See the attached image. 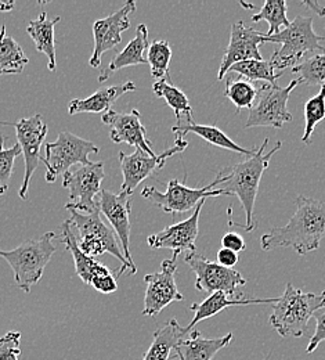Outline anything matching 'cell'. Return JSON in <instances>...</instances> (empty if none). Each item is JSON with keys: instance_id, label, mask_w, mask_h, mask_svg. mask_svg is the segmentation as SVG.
Wrapping results in <instances>:
<instances>
[{"instance_id": "cell-1", "label": "cell", "mask_w": 325, "mask_h": 360, "mask_svg": "<svg viewBox=\"0 0 325 360\" xmlns=\"http://www.w3.org/2000/svg\"><path fill=\"white\" fill-rule=\"evenodd\" d=\"M295 205L296 211L286 225L273 227L260 237L263 251L288 247L298 255H306L320 247L325 237V202L298 195Z\"/></svg>"}, {"instance_id": "cell-2", "label": "cell", "mask_w": 325, "mask_h": 360, "mask_svg": "<svg viewBox=\"0 0 325 360\" xmlns=\"http://www.w3.org/2000/svg\"><path fill=\"white\" fill-rule=\"evenodd\" d=\"M267 144H269V137L263 140V144L255 151V154L246 157L242 162H238L232 168L225 169L227 180L223 183V188L230 195L238 197V200L242 204L244 212L246 215L245 225L234 224L232 221H229V226H235L246 231H252L255 229L253 211H255V202L259 191V184L265 171L269 168L270 160L281 148L282 141H277L276 146L269 153H265Z\"/></svg>"}, {"instance_id": "cell-3", "label": "cell", "mask_w": 325, "mask_h": 360, "mask_svg": "<svg viewBox=\"0 0 325 360\" xmlns=\"http://www.w3.org/2000/svg\"><path fill=\"white\" fill-rule=\"evenodd\" d=\"M323 308H325V291L321 294L303 292L288 283L284 294L273 305L269 323L284 338H300L307 335L309 320Z\"/></svg>"}, {"instance_id": "cell-4", "label": "cell", "mask_w": 325, "mask_h": 360, "mask_svg": "<svg viewBox=\"0 0 325 360\" xmlns=\"http://www.w3.org/2000/svg\"><path fill=\"white\" fill-rule=\"evenodd\" d=\"M54 237V231H47L37 240L24 241L14 250H0V258L11 266L14 280L24 292H31V288L42 278L47 264L57 250L53 243Z\"/></svg>"}, {"instance_id": "cell-5", "label": "cell", "mask_w": 325, "mask_h": 360, "mask_svg": "<svg viewBox=\"0 0 325 360\" xmlns=\"http://www.w3.org/2000/svg\"><path fill=\"white\" fill-rule=\"evenodd\" d=\"M68 211L71 214V224L77 227L79 233V237H77L78 247L85 255L91 258L100 257L105 252L114 255L122 264L121 269L117 271V277H121L126 271H129L131 274L138 273V268L132 266L125 258L121 244L118 243L114 231L110 229V226L105 225V222H102L100 217V210L92 214H84L75 210Z\"/></svg>"}, {"instance_id": "cell-6", "label": "cell", "mask_w": 325, "mask_h": 360, "mask_svg": "<svg viewBox=\"0 0 325 360\" xmlns=\"http://www.w3.org/2000/svg\"><path fill=\"white\" fill-rule=\"evenodd\" d=\"M324 37L319 35L313 28V18L298 15L285 30L272 37H263V45L279 44L281 49L273 53L270 63L274 70H285L299 64L302 56L307 51H321Z\"/></svg>"}, {"instance_id": "cell-7", "label": "cell", "mask_w": 325, "mask_h": 360, "mask_svg": "<svg viewBox=\"0 0 325 360\" xmlns=\"http://www.w3.org/2000/svg\"><path fill=\"white\" fill-rule=\"evenodd\" d=\"M227 180L226 171H220L211 184L202 188H191L186 186L183 181L178 179L169 180L166 183V191L161 193L155 187L148 186L144 187L141 191V197L161 208L166 214H185L209 198V197H219V195H230L225 188H215L219 184H223Z\"/></svg>"}, {"instance_id": "cell-8", "label": "cell", "mask_w": 325, "mask_h": 360, "mask_svg": "<svg viewBox=\"0 0 325 360\" xmlns=\"http://www.w3.org/2000/svg\"><path fill=\"white\" fill-rule=\"evenodd\" d=\"M100 148L93 141L85 140L71 132H60L55 141L47 143L41 161L46 165V181L54 183L74 165H89L91 154H98Z\"/></svg>"}, {"instance_id": "cell-9", "label": "cell", "mask_w": 325, "mask_h": 360, "mask_svg": "<svg viewBox=\"0 0 325 360\" xmlns=\"http://www.w3.org/2000/svg\"><path fill=\"white\" fill-rule=\"evenodd\" d=\"M298 85H300L298 79H293L285 88H281L279 85L262 84L258 89L256 100L249 110L245 128H282L286 122H292L293 118L288 111V100Z\"/></svg>"}, {"instance_id": "cell-10", "label": "cell", "mask_w": 325, "mask_h": 360, "mask_svg": "<svg viewBox=\"0 0 325 360\" xmlns=\"http://www.w3.org/2000/svg\"><path fill=\"white\" fill-rule=\"evenodd\" d=\"M62 176V186L69 193V201L65 204L67 210H75L84 214H92L100 210L97 197L102 190L101 183L105 178L102 162L81 165Z\"/></svg>"}, {"instance_id": "cell-11", "label": "cell", "mask_w": 325, "mask_h": 360, "mask_svg": "<svg viewBox=\"0 0 325 360\" xmlns=\"http://www.w3.org/2000/svg\"><path fill=\"white\" fill-rule=\"evenodd\" d=\"M187 146H188L187 140L175 141V146L172 148H168L162 154H157L154 157L148 155L147 153H144L139 148H136V151L129 155L121 151L119 162H121V169L124 175L121 193H126L128 195H132L135 190L139 187L140 183L154 176L158 171L164 168L168 158L179 153L182 154L186 150Z\"/></svg>"}, {"instance_id": "cell-12", "label": "cell", "mask_w": 325, "mask_h": 360, "mask_svg": "<svg viewBox=\"0 0 325 360\" xmlns=\"http://www.w3.org/2000/svg\"><path fill=\"white\" fill-rule=\"evenodd\" d=\"M185 262L195 273V288L201 292H225L234 297L237 288L246 284V278L238 270L220 266L197 252H187Z\"/></svg>"}, {"instance_id": "cell-13", "label": "cell", "mask_w": 325, "mask_h": 360, "mask_svg": "<svg viewBox=\"0 0 325 360\" xmlns=\"http://www.w3.org/2000/svg\"><path fill=\"white\" fill-rule=\"evenodd\" d=\"M178 257L165 259L161 264V270L147 274L144 281L147 284L144 297L142 316H158L172 302H180L185 300L176 284Z\"/></svg>"}, {"instance_id": "cell-14", "label": "cell", "mask_w": 325, "mask_h": 360, "mask_svg": "<svg viewBox=\"0 0 325 360\" xmlns=\"http://www.w3.org/2000/svg\"><path fill=\"white\" fill-rule=\"evenodd\" d=\"M1 124L13 125L15 129L18 146L21 147V153L25 161L24 179H22L21 188L18 191V195L21 200H27L31 178L34 176V172L37 171L38 164L41 161V148L47 135L46 122L44 121L41 114H37L29 118H22L14 124H10V122H1Z\"/></svg>"}, {"instance_id": "cell-15", "label": "cell", "mask_w": 325, "mask_h": 360, "mask_svg": "<svg viewBox=\"0 0 325 360\" xmlns=\"http://www.w3.org/2000/svg\"><path fill=\"white\" fill-rule=\"evenodd\" d=\"M133 11H136V3L129 0L118 11L94 22V50L89 60L92 68H100L102 54L122 42V34L131 28L129 15Z\"/></svg>"}, {"instance_id": "cell-16", "label": "cell", "mask_w": 325, "mask_h": 360, "mask_svg": "<svg viewBox=\"0 0 325 360\" xmlns=\"http://www.w3.org/2000/svg\"><path fill=\"white\" fill-rule=\"evenodd\" d=\"M206 200L201 201L192 215L179 224L168 226L164 230L148 236L147 244L152 250L168 248L173 251V257H178L183 252H195V240L199 233V215Z\"/></svg>"}, {"instance_id": "cell-17", "label": "cell", "mask_w": 325, "mask_h": 360, "mask_svg": "<svg viewBox=\"0 0 325 360\" xmlns=\"http://www.w3.org/2000/svg\"><path fill=\"white\" fill-rule=\"evenodd\" d=\"M98 208H100V212L108 219L114 231L118 234L125 258L132 266H136L131 254V227H132L131 195H128L126 193L114 194L102 188L98 195Z\"/></svg>"}, {"instance_id": "cell-18", "label": "cell", "mask_w": 325, "mask_h": 360, "mask_svg": "<svg viewBox=\"0 0 325 360\" xmlns=\"http://www.w3.org/2000/svg\"><path fill=\"white\" fill-rule=\"evenodd\" d=\"M263 32L245 27L242 21L234 22L232 25L230 42L225 50L218 79L223 81L232 65L237 63L246 60H263V56L259 50V47L263 45Z\"/></svg>"}, {"instance_id": "cell-19", "label": "cell", "mask_w": 325, "mask_h": 360, "mask_svg": "<svg viewBox=\"0 0 325 360\" xmlns=\"http://www.w3.org/2000/svg\"><path fill=\"white\" fill-rule=\"evenodd\" d=\"M102 124L110 127V139L114 143H125L142 150L148 155H157L151 147V141L147 139V129L141 122L139 110H132L128 114H121L114 110L102 114Z\"/></svg>"}, {"instance_id": "cell-20", "label": "cell", "mask_w": 325, "mask_h": 360, "mask_svg": "<svg viewBox=\"0 0 325 360\" xmlns=\"http://www.w3.org/2000/svg\"><path fill=\"white\" fill-rule=\"evenodd\" d=\"M232 341V333L220 338L208 340L202 337L201 331L194 330L175 345L171 359L212 360L218 352L227 348Z\"/></svg>"}, {"instance_id": "cell-21", "label": "cell", "mask_w": 325, "mask_h": 360, "mask_svg": "<svg viewBox=\"0 0 325 360\" xmlns=\"http://www.w3.org/2000/svg\"><path fill=\"white\" fill-rule=\"evenodd\" d=\"M277 298H248V297H229L225 292H213L206 300L199 304H192L190 311L194 312V317L190 324L185 327L186 334L191 333V330L202 320H206L212 316H216L230 307H245V305H259V304H276Z\"/></svg>"}, {"instance_id": "cell-22", "label": "cell", "mask_w": 325, "mask_h": 360, "mask_svg": "<svg viewBox=\"0 0 325 360\" xmlns=\"http://www.w3.org/2000/svg\"><path fill=\"white\" fill-rule=\"evenodd\" d=\"M150 41H148V28L145 24H140L136 28V35L135 38L126 45V47L122 51H118L114 58L110 61L108 67H105L97 81L100 84H104L110 79L112 74L117 71L126 68V67H133V65H140V64H147V60L144 57V51L148 49Z\"/></svg>"}, {"instance_id": "cell-23", "label": "cell", "mask_w": 325, "mask_h": 360, "mask_svg": "<svg viewBox=\"0 0 325 360\" xmlns=\"http://www.w3.org/2000/svg\"><path fill=\"white\" fill-rule=\"evenodd\" d=\"M129 91H136L135 82H125L121 85L98 89L86 98H74L68 105V114L69 115H77V114H84V112H91V114L104 112L105 114L111 110L112 104L121 96H124Z\"/></svg>"}, {"instance_id": "cell-24", "label": "cell", "mask_w": 325, "mask_h": 360, "mask_svg": "<svg viewBox=\"0 0 325 360\" xmlns=\"http://www.w3.org/2000/svg\"><path fill=\"white\" fill-rule=\"evenodd\" d=\"M172 131L176 136V141L186 140L185 136L188 135V134H194V135L202 137L209 144H213V146L225 148V150H230V151L238 153V154H244L246 157L255 154V151L258 150V147H255L252 150H248V148L237 144L235 141H232V139L226 135L223 131H220L218 127H215V125H201V124H197L194 120L192 121L178 122L172 128Z\"/></svg>"}, {"instance_id": "cell-25", "label": "cell", "mask_w": 325, "mask_h": 360, "mask_svg": "<svg viewBox=\"0 0 325 360\" xmlns=\"http://www.w3.org/2000/svg\"><path fill=\"white\" fill-rule=\"evenodd\" d=\"M61 234H62V243L65 244L67 250L72 254L74 262H75V271L82 278V281L88 285L92 284L94 278L104 277L111 274V270L108 269L104 264L97 262L94 258L85 255L79 247L78 240L74 233L71 221H65L61 226Z\"/></svg>"}, {"instance_id": "cell-26", "label": "cell", "mask_w": 325, "mask_h": 360, "mask_svg": "<svg viewBox=\"0 0 325 360\" xmlns=\"http://www.w3.org/2000/svg\"><path fill=\"white\" fill-rule=\"evenodd\" d=\"M61 17L57 15L48 20L46 11H42L37 20L29 21L27 27V32L34 41L35 47L39 53H44L48 58V70L55 71L57 61H55V38H54V28L60 22Z\"/></svg>"}, {"instance_id": "cell-27", "label": "cell", "mask_w": 325, "mask_h": 360, "mask_svg": "<svg viewBox=\"0 0 325 360\" xmlns=\"http://www.w3.org/2000/svg\"><path fill=\"white\" fill-rule=\"evenodd\" d=\"M186 335L185 327H182L176 319H172L154 333V340L144 354L142 360L171 359L175 345Z\"/></svg>"}, {"instance_id": "cell-28", "label": "cell", "mask_w": 325, "mask_h": 360, "mask_svg": "<svg viewBox=\"0 0 325 360\" xmlns=\"http://www.w3.org/2000/svg\"><path fill=\"white\" fill-rule=\"evenodd\" d=\"M28 63L29 58L22 47L14 38L7 35L6 27L3 25L0 28V75L21 74Z\"/></svg>"}, {"instance_id": "cell-29", "label": "cell", "mask_w": 325, "mask_h": 360, "mask_svg": "<svg viewBox=\"0 0 325 360\" xmlns=\"http://www.w3.org/2000/svg\"><path fill=\"white\" fill-rule=\"evenodd\" d=\"M152 91L155 96L164 98L166 101V104L175 111L178 122L194 120L192 118V107L188 101V97L182 90L176 88L172 84L171 77L164 78L161 81H155L152 85Z\"/></svg>"}, {"instance_id": "cell-30", "label": "cell", "mask_w": 325, "mask_h": 360, "mask_svg": "<svg viewBox=\"0 0 325 360\" xmlns=\"http://www.w3.org/2000/svg\"><path fill=\"white\" fill-rule=\"evenodd\" d=\"M230 74H238L249 82L253 81H265V84L277 85L276 81L282 77V71L279 74L274 72V67L270 60H246L232 65L229 70Z\"/></svg>"}, {"instance_id": "cell-31", "label": "cell", "mask_w": 325, "mask_h": 360, "mask_svg": "<svg viewBox=\"0 0 325 360\" xmlns=\"http://www.w3.org/2000/svg\"><path fill=\"white\" fill-rule=\"evenodd\" d=\"M288 4L285 0H266L259 13L252 15L253 22L266 21L269 24V31L266 37H272L285 30L291 22L286 17Z\"/></svg>"}, {"instance_id": "cell-32", "label": "cell", "mask_w": 325, "mask_h": 360, "mask_svg": "<svg viewBox=\"0 0 325 360\" xmlns=\"http://www.w3.org/2000/svg\"><path fill=\"white\" fill-rule=\"evenodd\" d=\"M225 94L235 105L237 114H239L244 108H248V110L252 108L258 96V88L246 79L235 78L232 75L226 78Z\"/></svg>"}, {"instance_id": "cell-33", "label": "cell", "mask_w": 325, "mask_h": 360, "mask_svg": "<svg viewBox=\"0 0 325 360\" xmlns=\"http://www.w3.org/2000/svg\"><path fill=\"white\" fill-rule=\"evenodd\" d=\"M147 64L151 68V75L157 81L171 77L169 65L172 60V49L168 41H154L147 49Z\"/></svg>"}, {"instance_id": "cell-34", "label": "cell", "mask_w": 325, "mask_h": 360, "mask_svg": "<svg viewBox=\"0 0 325 360\" xmlns=\"http://www.w3.org/2000/svg\"><path fill=\"white\" fill-rule=\"evenodd\" d=\"M292 72L299 78L298 81L305 85H324L325 51L321 54L312 56L305 61L292 67Z\"/></svg>"}, {"instance_id": "cell-35", "label": "cell", "mask_w": 325, "mask_h": 360, "mask_svg": "<svg viewBox=\"0 0 325 360\" xmlns=\"http://www.w3.org/2000/svg\"><path fill=\"white\" fill-rule=\"evenodd\" d=\"M323 120H325V84L321 85L320 91L305 104V134L302 136L305 144H310L316 127Z\"/></svg>"}, {"instance_id": "cell-36", "label": "cell", "mask_w": 325, "mask_h": 360, "mask_svg": "<svg viewBox=\"0 0 325 360\" xmlns=\"http://www.w3.org/2000/svg\"><path fill=\"white\" fill-rule=\"evenodd\" d=\"M18 155H21V147L18 146V143L10 148L0 150V195H3L8 190L14 161Z\"/></svg>"}, {"instance_id": "cell-37", "label": "cell", "mask_w": 325, "mask_h": 360, "mask_svg": "<svg viewBox=\"0 0 325 360\" xmlns=\"http://www.w3.org/2000/svg\"><path fill=\"white\" fill-rule=\"evenodd\" d=\"M21 333L8 331L0 338V360H20Z\"/></svg>"}, {"instance_id": "cell-38", "label": "cell", "mask_w": 325, "mask_h": 360, "mask_svg": "<svg viewBox=\"0 0 325 360\" xmlns=\"http://www.w3.org/2000/svg\"><path fill=\"white\" fill-rule=\"evenodd\" d=\"M316 321H317L316 323V331L312 335L310 342L306 348V354H309V355H312L317 349V347L323 341H325V311L320 312V314H316Z\"/></svg>"}, {"instance_id": "cell-39", "label": "cell", "mask_w": 325, "mask_h": 360, "mask_svg": "<svg viewBox=\"0 0 325 360\" xmlns=\"http://www.w3.org/2000/svg\"><path fill=\"white\" fill-rule=\"evenodd\" d=\"M95 291L101 292V294H112L118 290V284H117V278L111 274L104 276V277H98L94 278L91 284Z\"/></svg>"}, {"instance_id": "cell-40", "label": "cell", "mask_w": 325, "mask_h": 360, "mask_svg": "<svg viewBox=\"0 0 325 360\" xmlns=\"http://www.w3.org/2000/svg\"><path fill=\"white\" fill-rule=\"evenodd\" d=\"M222 248H226V250H230L234 252H241L246 248V244H245V240L238 234V233H234V231H227L223 237H222Z\"/></svg>"}, {"instance_id": "cell-41", "label": "cell", "mask_w": 325, "mask_h": 360, "mask_svg": "<svg viewBox=\"0 0 325 360\" xmlns=\"http://www.w3.org/2000/svg\"><path fill=\"white\" fill-rule=\"evenodd\" d=\"M218 264L220 266H225V268H229V269H234V266L238 264V254L230 251V250H226V248H222L219 252H218Z\"/></svg>"}, {"instance_id": "cell-42", "label": "cell", "mask_w": 325, "mask_h": 360, "mask_svg": "<svg viewBox=\"0 0 325 360\" xmlns=\"http://www.w3.org/2000/svg\"><path fill=\"white\" fill-rule=\"evenodd\" d=\"M3 144H4V137L0 135V150H3L4 147H3Z\"/></svg>"}, {"instance_id": "cell-43", "label": "cell", "mask_w": 325, "mask_h": 360, "mask_svg": "<svg viewBox=\"0 0 325 360\" xmlns=\"http://www.w3.org/2000/svg\"><path fill=\"white\" fill-rule=\"evenodd\" d=\"M269 358H270V356H269ZM269 358H266V359H263V360H269Z\"/></svg>"}]
</instances>
